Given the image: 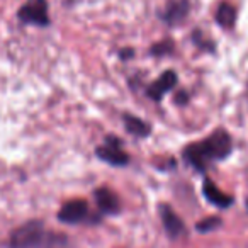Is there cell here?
Returning a JSON list of instances; mask_svg holds the SVG:
<instances>
[{"label":"cell","mask_w":248,"mask_h":248,"mask_svg":"<svg viewBox=\"0 0 248 248\" xmlns=\"http://www.w3.org/2000/svg\"><path fill=\"white\" fill-rule=\"evenodd\" d=\"M233 152V140L230 133L224 129H216L202 141L189 145L184 150V160L192 167L196 172L202 173L214 162L228 158Z\"/></svg>","instance_id":"obj_1"},{"label":"cell","mask_w":248,"mask_h":248,"mask_svg":"<svg viewBox=\"0 0 248 248\" xmlns=\"http://www.w3.org/2000/svg\"><path fill=\"white\" fill-rule=\"evenodd\" d=\"M9 248H72L68 236L48 231L38 219L24 223L11 233Z\"/></svg>","instance_id":"obj_2"},{"label":"cell","mask_w":248,"mask_h":248,"mask_svg":"<svg viewBox=\"0 0 248 248\" xmlns=\"http://www.w3.org/2000/svg\"><path fill=\"white\" fill-rule=\"evenodd\" d=\"M58 219L65 224H97L102 221V214H93L87 201L73 199L62 206Z\"/></svg>","instance_id":"obj_3"},{"label":"cell","mask_w":248,"mask_h":248,"mask_svg":"<svg viewBox=\"0 0 248 248\" xmlns=\"http://www.w3.org/2000/svg\"><path fill=\"white\" fill-rule=\"evenodd\" d=\"M17 19L28 26H38V28L49 26L48 0H26L17 11Z\"/></svg>","instance_id":"obj_4"},{"label":"cell","mask_w":248,"mask_h":248,"mask_svg":"<svg viewBox=\"0 0 248 248\" xmlns=\"http://www.w3.org/2000/svg\"><path fill=\"white\" fill-rule=\"evenodd\" d=\"M95 155L102 162L109 163L112 167H126L129 163V155L124 152L123 141L117 136L109 135L100 146H97Z\"/></svg>","instance_id":"obj_5"},{"label":"cell","mask_w":248,"mask_h":248,"mask_svg":"<svg viewBox=\"0 0 248 248\" xmlns=\"http://www.w3.org/2000/svg\"><path fill=\"white\" fill-rule=\"evenodd\" d=\"M177 82H179L177 73L172 72V70H167V72H163L155 82H152L146 87V95L152 100H155V102H160V100L165 97V93H169L170 90L177 85Z\"/></svg>","instance_id":"obj_6"},{"label":"cell","mask_w":248,"mask_h":248,"mask_svg":"<svg viewBox=\"0 0 248 248\" xmlns=\"http://www.w3.org/2000/svg\"><path fill=\"white\" fill-rule=\"evenodd\" d=\"M160 217H162V224L165 228L167 234L172 240L180 238L182 234H186V224L179 217V214L169 206V204H160Z\"/></svg>","instance_id":"obj_7"},{"label":"cell","mask_w":248,"mask_h":248,"mask_svg":"<svg viewBox=\"0 0 248 248\" xmlns=\"http://www.w3.org/2000/svg\"><path fill=\"white\" fill-rule=\"evenodd\" d=\"M189 11H190V5L187 0H170L167 7L162 11L160 17L165 24L169 26H177L180 22H184L189 16Z\"/></svg>","instance_id":"obj_8"},{"label":"cell","mask_w":248,"mask_h":248,"mask_svg":"<svg viewBox=\"0 0 248 248\" xmlns=\"http://www.w3.org/2000/svg\"><path fill=\"white\" fill-rule=\"evenodd\" d=\"M93 199H95V206L100 214H117L121 211V202L116 192H112L107 187H99L93 192Z\"/></svg>","instance_id":"obj_9"},{"label":"cell","mask_w":248,"mask_h":248,"mask_svg":"<svg viewBox=\"0 0 248 248\" xmlns=\"http://www.w3.org/2000/svg\"><path fill=\"white\" fill-rule=\"evenodd\" d=\"M202 194L213 206L219 207V209H228V207H231V204L234 202V197L226 192H223V190H221L211 179H204Z\"/></svg>","instance_id":"obj_10"},{"label":"cell","mask_w":248,"mask_h":248,"mask_svg":"<svg viewBox=\"0 0 248 248\" xmlns=\"http://www.w3.org/2000/svg\"><path fill=\"white\" fill-rule=\"evenodd\" d=\"M124 121V128L129 135L136 136V138H146V136L152 133V126L146 123L145 119L138 116H133V114H124L123 116Z\"/></svg>","instance_id":"obj_11"},{"label":"cell","mask_w":248,"mask_h":248,"mask_svg":"<svg viewBox=\"0 0 248 248\" xmlns=\"http://www.w3.org/2000/svg\"><path fill=\"white\" fill-rule=\"evenodd\" d=\"M216 22L223 29H233L236 24V9L230 2H221L216 9Z\"/></svg>","instance_id":"obj_12"},{"label":"cell","mask_w":248,"mask_h":248,"mask_svg":"<svg viewBox=\"0 0 248 248\" xmlns=\"http://www.w3.org/2000/svg\"><path fill=\"white\" fill-rule=\"evenodd\" d=\"M221 226V217L217 216H211V217H204L199 223L196 224V230L199 233H211V231L217 230Z\"/></svg>","instance_id":"obj_13"},{"label":"cell","mask_w":248,"mask_h":248,"mask_svg":"<svg viewBox=\"0 0 248 248\" xmlns=\"http://www.w3.org/2000/svg\"><path fill=\"white\" fill-rule=\"evenodd\" d=\"M173 51V43L170 39H163L160 43H155V45L150 48V55L153 56H167Z\"/></svg>","instance_id":"obj_14"},{"label":"cell","mask_w":248,"mask_h":248,"mask_svg":"<svg viewBox=\"0 0 248 248\" xmlns=\"http://www.w3.org/2000/svg\"><path fill=\"white\" fill-rule=\"evenodd\" d=\"M192 39H194V45L196 46H199V48H202V49H206V51H213L214 49V46H213V41H209V39H206L202 36V32L201 31H196L192 34Z\"/></svg>","instance_id":"obj_15"},{"label":"cell","mask_w":248,"mask_h":248,"mask_svg":"<svg viewBox=\"0 0 248 248\" xmlns=\"http://www.w3.org/2000/svg\"><path fill=\"white\" fill-rule=\"evenodd\" d=\"M133 55H135V51H133L131 48H123L119 51L121 60H129V58H133Z\"/></svg>","instance_id":"obj_16"},{"label":"cell","mask_w":248,"mask_h":248,"mask_svg":"<svg viewBox=\"0 0 248 248\" xmlns=\"http://www.w3.org/2000/svg\"><path fill=\"white\" fill-rule=\"evenodd\" d=\"M187 100H189V99H187V93L186 92H179V93H177V99H175L177 104H186Z\"/></svg>","instance_id":"obj_17"}]
</instances>
